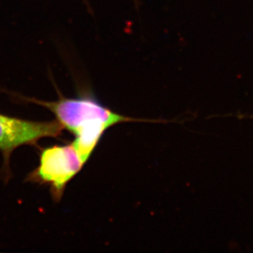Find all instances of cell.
Returning a JSON list of instances; mask_svg holds the SVG:
<instances>
[{"instance_id": "obj_1", "label": "cell", "mask_w": 253, "mask_h": 253, "mask_svg": "<svg viewBox=\"0 0 253 253\" xmlns=\"http://www.w3.org/2000/svg\"><path fill=\"white\" fill-rule=\"evenodd\" d=\"M43 105L56 115L63 129L75 134L72 144L84 163L110 127L124 122H148L115 113L91 97L62 98L53 103H43Z\"/></svg>"}, {"instance_id": "obj_3", "label": "cell", "mask_w": 253, "mask_h": 253, "mask_svg": "<svg viewBox=\"0 0 253 253\" xmlns=\"http://www.w3.org/2000/svg\"><path fill=\"white\" fill-rule=\"evenodd\" d=\"M63 127L59 122H37L0 114V150L5 156L19 146L32 144L47 137H58Z\"/></svg>"}, {"instance_id": "obj_2", "label": "cell", "mask_w": 253, "mask_h": 253, "mask_svg": "<svg viewBox=\"0 0 253 253\" xmlns=\"http://www.w3.org/2000/svg\"><path fill=\"white\" fill-rule=\"evenodd\" d=\"M85 163L73 144L53 146L41 153L36 170L38 179L50 185L56 197L62 196L68 182L76 176Z\"/></svg>"}]
</instances>
